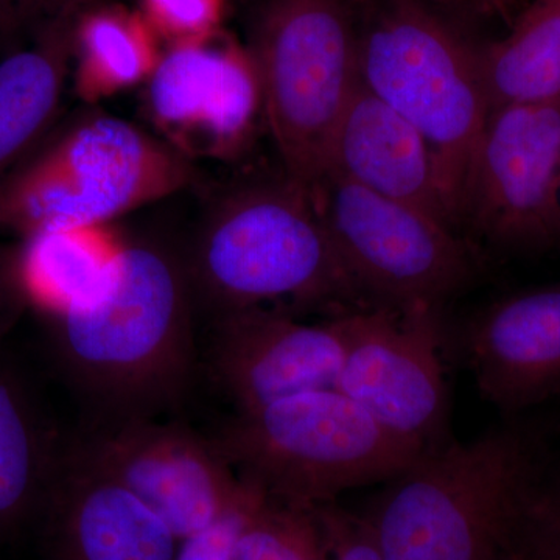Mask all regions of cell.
Returning a JSON list of instances; mask_svg holds the SVG:
<instances>
[{"label":"cell","instance_id":"cell-30","mask_svg":"<svg viewBox=\"0 0 560 560\" xmlns=\"http://www.w3.org/2000/svg\"><path fill=\"white\" fill-rule=\"evenodd\" d=\"M419 2L440 3V5L458 7L478 13H500L508 9L511 0H419Z\"/></svg>","mask_w":560,"mask_h":560},{"label":"cell","instance_id":"cell-27","mask_svg":"<svg viewBox=\"0 0 560 560\" xmlns=\"http://www.w3.org/2000/svg\"><path fill=\"white\" fill-rule=\"evenodd\" d=\"M27 307L16 270V250H0V349Z\"/></svg>","mask_w":560,"mask_h":560},{"label":"cell","instance_id":"cell-29","mask_svg":"<svg viewBox=\"0 0 560 560\" xmlns=\"http://www.w3.org/2000/svg\"><path fill=\"white\" fill-rule=\"evenodd\" d=\"M529 517L560 541V485L550 490L539 488L528 506Z\"/></svg>","mask_w":560,"mask_h":560},{"label":"cell","instance_id":"cell-4","mask_svg":"<svg viewBox=\"0 0 560 560\" xmlns=\"http://www.w3.org/2000/svg\"><path fill=\"white\" fill-rule=\"evenodd\" d=\"M197 180L190 158L130 121L86 109L0 183V231L22 238L110 224Z\"/></svg>","mask_w":560,"mask_h":560},{"label":"cell","instance_id":"cell-26","mask_svg":"<svg viewBox=\"0 0 560 560\" xmlns=\"http://www.w3.org/2000/svg\"><path fill=\"white\" fill-rule=\"evenodd\" d=\"M261 495L254 489L242 506L212 523L208 528L179 540L176 560H235V544L249 508Z\"/></svg>","mask_w":560,"mask_h":560},{"label":"cell","instance_id":"cell-25","mask_svg":"<svg viewBox=\"0 0 560 560\" xmlns=\"http://www.w3.org/2000/svg\"><path fill=\"white\" fill-rule=\"evenodd\" d=\"M109 0H0V43Z\"/></svg>","mask_w":560,"mask_h":560},{"label":"cell","instance_id":"cell-15","mask_svg":"<svg viewBox=\"0 0 560 560\" xmlns=\"http://www.w3.org/2000/svg\"><path fill=\"white\" fill-rule=\"evenodd\" d=\"M467 355L482 397L521 411L560 389V285L499 302L471 324Z\"/></svg>","mask_w":560,"mask_h":560},{"label":"cell","instance_id":"cell-24","mask_svg":"<svg viewBox=\"0 0 560 560\" xmlns=\"http://www.w3.org/2000/svg\"><path fill=\"white\" fill-rule=\"evenodd\" d=\"M327 540V560H383L366 517L350 514L337 504L318 506Z\"/></svg>","mask_w":560,"mask_h":560},{"label":"cell","instance_id":"cell-7","mask_svg":"<svg viewBox=\"0 0 560 560\" xmlns=\"http://www.w3.org/2000/svg\"><path fill=\"white\" fill-rule=\"evenodd\" d=\"M285 176L312 190L361 83L359 28L346 0H270L250 47Z\"/></svg>","mask_w":560,"mask_h":560},{"label":"cell","instance_id":"cell-19","mask_svg":"<svg viewBox=\"0 0 560 560\" xmlns=\"http://www.w3.org/2000/svg\"><path fill=\"white\" fill-rule=\"evenodd\" d=\"M121 243L110 224L24 238L16 249V270L27 305L54 318L94 300L108 282Z\"/></svg>","mask_w":560,"mask_h":560},{"label":"cell","instance_id":"cell-23","mask_svg":"<svg viewBox=\"0 0 560 560\" xmlns=\"http://www.w3.org/2000/svg\"><path fill=\"white\" fill-rule=\"evenodd\" d=\"M224 0H142V16L156 36L173 44L219 33Z\"/></svg>","mask_w":560,"mask_h":560},{"label":"cell","instance_id":"cell-16","mask_svg":"<svg viewBox=\"0 0 560 560\" xmlns=\"http://www.w3.org/2000/svg\"><path fill=\"white\" fill-rule=\"evenodd\" d=\"M327 172L456 228L429 143L363 83L335 135Z\"/></svg>","mask_w":560,"mask_h":560},{"label":"cell","instance_id":"cell-10","mask_svg":"<svg viewBox=\"0 0 560 560\" xmlns=\"http://www.w3.org/2000/svg\"><path fill=\"white\" fill-rule=\"evenodd\" d=\"M66 445L135 493L179 540L237 510L254 492L212 440L173 423L102 418Z\"/></svg>","mask_w":560,"mask_h":560},{"label":"cell","instance_id":"cell-11","mask_svg":"<svg viewBox=\"0 0 560 560\" xmlns=\"http://www.w3.org/2000/svg\"><path fill=\"white\" fill-rule=\"evenodd\" d=\"M559 167L560 102L492 110L475 154L464 220L497 245H550Z\"/></svg>","mask_w":560,"mask_h":560},{"label":"cell","instance_id":"cell-22","mask_svg":"<svg viewBox=\"0 0 560 560\" xmlns=\"http://www.w3.org/2000/svg\"><path fill=\"white\" fill-rule=\"evenodd\" d=\"M235 560H327L318 508L293 506L260 495L243 522Z\"/></svg>","mask_w":560,"mask_h":560},{"label":"cell","instance_id":"cell-31","mask_svg":"<svg viewBox=\"0 0 560 560\" xmlns=\"http://www.w3.org/2000/svg\"><path fill=\"white\" fill-rule=\"evenodd\" d=\"M551 230L552 241L560 243V167L551 197Z\"/></svg>","mask_w":560,"mask_h":560},{"label":"cell","instance_id":"cell-18","mask_svg":"<svg viewBox=\"0 0 560 560\" xmlns=\"http://www.w3.org/2000/svg\"><path fill=\"white\" fill-rule=\"evenodd\" d=\"M62 442L0 349V545L40 517Z\"/></svg>","mask_w":560,"mask_h":560},{"label":"cell","instance_id":"cell-5","mask_svg":"<svg viewBox=\"0 0 560 560\" xmlns=\"http://www.w3.org/2000/svg\"><path fill=\"white\" fill-rule=\"evenodd\" d=\"M210 440L249 488L302 508L388 482L422 455L337 388L237 411Z\"/></svg>","mask_w":560,"mask_h":560},{"label":"cell","instance_id":"cell-3","mask_svg":"<svg viewBox=\"0 0 560 560\" xmlns=\"http://www.w3.org/2000/svg\"><path fill=\"white\" fill-rule=\"evenodd\" d=\"M539 488L536 442L501 429L423 453L366 518L383 560H506Z\"/></svg>","mask_w":560,"mask_h":560},{"label":"cell","instance_id":"cell-28","mask_svg":"<svg viewBox=\"0 0 560 560\" xmlns=\"http://www.w3.org/2000/svg\"><path fill=\"white\" fill-rule=\"evenodd\" d=\"M506 560H560V541L523 514L508 550Z\"/></svg>","mask_w":560,"mask_h":560},{"label":"cell","instance_id":"cell-13","mask_svg":"<svg viewBox=\"0 0 560 560\" xmlns=\"http://www.w3.org/2000/svg\"><path fill=\"white\" fill-rule=\"evenodd\" d=\"M341 364L340 331L331 319L305 324L276 308L215 318L210 366L237 411L335 388Z\"/></svg>","mask_w":560,"mask_h":560},{"label":"cell","instance_id":"cell-21","mask_svg":"<svg viewBox=\"0 0 560 560\" xmlns=\"http://www.w3.org/2000/svg\"><path fill=\"white\" fill-rule=\"evenodd\" d=\"M477 54L490 113L560 102V0H533L506 38Z\"/></svg>","mask_w":560,"mask_h":560},{"label":"cell","instance_id":"cell-9","mask_svg":"<svg viewBox=\"0 0 560 560\" xmlns=\"http://www.w3.org/2000/svg\"><path fill=\"white\" fill-rule=\"evenodd\" d=\"M331 320L342 342L335 388L422 455L448 442L440 308L372 304Z\"/></svg>","mask_w":560,"mask_h":560},{"label":"cell","instance_id":"cell-12","mask_svg":"<svg viewBox=\"0 0 560 560\" xmlns=\"http://www.w3.org/2000/svg\"><path fill=\"white\" fill-rule=\"evenodd\" d=\"M145 86L151 119L189 158L234 154L264 110L253 54L219 33L173 44Z\"/></svg>","mask_w":560,"mask_h":560},{"label":"cell","instance_id":"cell-1","mask_svg":"<svg viewBox=\"0 0 560 560\" xmlns=\"http://www.w3.org/2000/svg\"><path fill=\"white\" fill-rule=\"evenodd\" d=\"M194 307L186 257L165 243L124 241L101 293L49 318L55 353L103 418H151L189 383Z\"/></svg>","mask_w":560,"mask_h":560},{"label":"cell","instance_id":"cell-20","mask_svg":"<svg viewBox=\"0 0 560 560\" xmlns=\"http://www.w3.org/2000/svg\"><path fill=\"white\" fill-rule=\"evenodd\" d=\"M142 14L106 2L83 11L73 36V90L88 106L149 81L161 60Z\"/></svg>","mask_w":560,"mask_h":560},{"label":"cell","instance_id":"cell-6","mask_svg":"<svg viewBox=\"0 0 560 560\" xmlns=\"http://www.w3.org/2000/svg\"><path fill=\"white\" fill-rule=\"evenodd\" d=\"M361 83L422 135L433 151L455 224L489 105L477 49L419 0H381L359 31Z\"/></svg>","mask_w":560,"mask_h":560},{"label":"cell","instance_id":"cell-14","mask_svg":"<svg viewBox=\"0 0 560 560\" xmlns=\"http://www.w3.org/2000/svg\"><path fill=\"white\" fill-rule=\"evenodd\" d=\"M51 560H176L179 539L135 493L62 442L44 510Z\"/></svg>","mask_w":560,"mask_h":560},{"label":"cell","instance_id":"cell-2","mask_svg":"<svg viewBox=\"0 0 560 560\" xmlns=\"http://www.w3.org/2000/svg\"><path fill=\"white\" fill-rule=\"evenodd\" d=\"M186 261L195 304L215 318L282 302L334 316L372 305L338 256L312 191L287 176L217 202Z\"/></svg>","mask_w":560,"mask_h":560},{"label":"cell","instance_id":"cell-17","mask_svg":"<svg viewBox=\"0 0 560 560\" xmlns=\"http://www.w3.org/2000/svg\"><path fill=\"white\" fill-rule=\"evenodd\" d=\"M79 16L49 22L0 61V183L49 136L72 72Z\"/></svg>","mask_w":560,"mask_h":560},{"label":"cell","instance_id":"cell-8","mask_svg":"<svg viewBox=\"0 0 560 560\" xmlns=\"http://www.w3.org/2000/svg\"><path fill=\"white\" fill-rule=\"evenodd\" d=\"M311 191L338 256L372 304L440 308L474 278L466 243L436 217L335 172Z\"/></svg>","mask_w":560,"mask_h":560}]
</instances>
